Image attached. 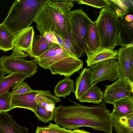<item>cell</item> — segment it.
I'll return each mask as SVG.
<instances>
[{
  "instance_id": "3",
  "label": "cell",
  "mask_w": 133,
  "mask_h": 133,
  "mask_svg": "<svg viewBox=\"0 0 133 133\" xmlns=\"http://www.w3.org/2000/svg\"><path fill=\"white\" fill-rule=\"evenodd\" d=\"M39 66L51 74L70 77L82 69L83 62L58 44L52 43L39 57L34 59Z\"/></svg>"
},
{
  "instance_id": "14",
  "label": "cell",
  "mask_w": 133,
  "mask_h": 133,
  "mask_svg": "<svg viewBox=\"0 0 133 133\" xmlns=\"http://www.w3.org/2000/svg\"><path fill=\"white\" fill-rule=\"evenodd\" d=\"M133 45H131L121 47L117 51V61L120 68V77L126 79L129 83V72L131 62L133 59Z\"/></svg>"
},
{
  "instance_id": "34",
  "label": "cell",
  "mask_w": 133,
  "mask_h": 133,
  "mask_svg": "<svg viewBox=\"0 0 133 133\" xmlns=\"http://www.w3.org/2000/svg\"><path fill=\"white\" fill-rule=\"evenodd\" d=\"M72 131L73 133H90L85 131L83 129H76Z\"/></svg>"
},
{
  "instance_id": "7",
  "label": "cell",
  "mask_w": 133,
  "mask_h": 133,
  "mask_svg": "<svg viewBox=\"0 0 133 133\" xmlns=\"http://www.w3.org/2000/svg\"><path fill=\"white\" fill-rule=\"evenodd\" d=\"M61 101L49 90H33L29 92L12 96L11 107L12 109L23 108L34 112L37 104L39 103L51 102L55 104Z\"/></svg>"
},
{
  "instance_id": "17",
  "label": "cell",
  "mask_w": 133,
  "mask_h": 133,
  "mask_svg": "<svg viewBox=\"0 0 133 133\" xmlns=\"http://www.w3.org/2000/svg\"><path fill=\"white\" fill-rule=\"evenodd\" d=\"M86 61L88 67L103 61L117 59V51L100 48L98 50L90 54L86 53Z\"/></svg>"
},
{
  "instance_id": "27",
  "label": "cell",
  "mask_w": 133,
  "mask_h": 133,
  "mask_svg": "<svg viewBox=\"0 0 133 133\" xmlns=\"http://www.w3.org/2000/svg\"><path fill=\"white\" fill-rule=\"evenodd\" d=\"M27 78L24 74L14 73L4 76L0 81V95L8 91L10 88L15 83L24 80Z\"/></svg>"
},
{
  "instance_id": "22",
  "label": "cell",
  "mask_w": 133,
  "mask_h": 133,
  "mask_svg": "<svg viewBox=\"0 0 133 133\" xmlns=\"http://www.w3.org/2000/svg\"><path fill=\"white\" fill-rule=\"evenodd\" d=\"M113 110L124 115L133 114V96L132 94L112 104Z\"/></svg>"
},
{
  "instance_id": "13",
  "label": "cell",
  "mask_w": 133,
  "mask_h": 133,
  "mask_svg": "<svg viewBox=\"0 0 133 133\" xmlns=\"http://www.w3.org/2000/svg\"><path fill=\"white\" fill-rule=\"evenodd\" d=\"M110 114L112 126L117 133H133V114L124 115L112 110Z\"/></svg>"
},
{
  "instance_id": "5",
  "label": "cell",
  "mask_w": 133,
  "mask_h": 133,
  "mask_svg": "<svg viewBox=\"0 0 133 133\" xmlns=\"http://www.w3.org/2000/svg\"><path fill=\"white\" fill-rule=\"evenodd\" d=\"M118 17L110 7L103 8L95 21L101 48L114 50L117 45Z\"/></svg>"
},
{
  "instance_id": "30",
  "label": "cell",
  "mask_w": 133,
  "mask_h": 133,
  "mask_svg": "<svg viewBox=\"0 0 133 133\" xmlns=\"http://www.w3.org/2000/svg\"><path fill=\"white\" fill-rule=\"evenodd\" d=\"M78 3L88 5L98 8H103L109 6V0H74Z\"/></svg>"
},
{
  "instance_id": "18",
  "label": "cell",
  "mask_w": 133,
  "mask_h": 133,
  "mask_svg": "<svg viewBox=\"0 0 133 133\" xmlns=\"http://www.w3.org/2000/svg\"><path fill=\"white\" fill-rule=\"evenodd\" d=\"M87 51L90 54L96 52L101 48L99 37L95 22L92 21L87 30L85 37Z\"/></svg>"
},
{
  "instance_id": "28",
  "label": "cell",
  "mask_w": 133,
  "mask_h": 133,
  "mask_svg": "<svg viewBox=\"0 0 133 133\" xmlns=\"http://www.w3.org/2000/svg\"><path fill=\"white\" fill-rule=\"evenodd\" d=\"M11 96L10 92L9 91L0 95V112H7L12 109Z\"/></svg>"
},
{
  "instance_id": "29",
  "label": "cell",
  "mask_w": 133,
  "mask_h": 133,
  "mask_svg": "<svg viewBox=\"0 0 133 133\" xmlns=\"http://www.w3.org/2000/svg\"><path fill=\"white\" fill-rule=\"evenodd\" d=\"M10 93L11 96L29 92L33 90L28 84L23 81H18L15 83Z\"/></svg>"
},
{
  "instance_id": "6",
  "label": "cell",
  "mask_w": 133,
  "mask_h": 133,
  "mask_svg": "<svg viewBox=\"0 0 133 133\" xmlns=\"http://www.w3.org/2000/svg\"><path fill=\"white\" fill-rule=\"evenodd\" d=\"M27 55L23 51L15 48L9 56H3L0 58V64L5 74L18 73L30 78L37 71L38 64L34 60L25 59Z\"/></svg>"
},
{
  "instance_id": "36",
  "label": "cell",
  "mask_w": 133,
  "mask_h": 133,
  "mask_svg": "<svg viewBox=\"0 0 133 133\" xmlns=\"http://www.w3.org/2000/svg\"><path fill=\"white\" fill-rule=\"evenodd\" d=\"M36 133H45L43 130L42 127H37L36 129Z\"/></svg>"
},
{
  "instance_id": "33",
  "label": "cell",
  "mask_w": 133,
  "mask_h": 133,
  "mask_svg": "<svg viewBox=\"0 0 133 133\" xmlns=\"http://www.w3.org/2000/svg\"><path fill=\"white\" fill-rule=\"evenodd\" d=\"M125 20L129 22H131L133 21V16L132 14H129L127 15L124 17Z\"/></svg>"
},
{
  "instance_id": "21",
  "label": "cell",
  "mask_w": 133,
  "mask_h": 133,
  "mask_svg": "<svg viewBox=\"0 0 133 133\" xmlns=\"http://www.w3.org/2000/svg\"><path fill=\"white\" fill-rule=\"evenodd\" d=\"M74 82L70 77H65L63 79L59 81L54 89V94L58 98H66L72 92H75Z\"/></svg>"
},
{
  "instance_id": "24",
  "label": "cell",
  "mask_w": 133,
  "mask_h": 133,
  "mask_svg": "<svg viewBox=\"0 0 133 133\" xmlns=\"http://www.w3.org/2000/svg\"><path fill=\"white\" fill-rule=\"evenodd\" d=\"M63 48L78 58L82 57L84 53L82 50L75 43L72 37L70 24L66 34L63 38Z\"/></svg>"
},
{
  "instance_id": "1",
  "label": "cell",
  "mask_w": 133,
  "mask_h": 133,
  "mask_svg": "<svg viewBox=\"0 0 133 133\" xmlns=\"http://www.w3.org/2000/svg\"><path fill=\"white\" fill-rule=\"evenodd\" d=\"M69 100L74 105L55 107L53 120L56 124L70 130L86 127L112 133L110 111L105 103L102 102L98 105L89 107Z\"/></svg>"
},
{
  "instance_id": "19",
  "label": "cell",
  "mask_w": 133,
  "mask_h": 133,
  "mask_svg": "<svg viewBox=\"0 0 133 133\" xmlns=\"http://www.w3.org/2000/svg\"><path fill=\"white\" fill-rule=\"evenodd\" d=\"M55 104L51 102L38 104L34 112L39 121L47 123L53 119Z\"/></svg>"
},
{
  "instance_id": "31",
  "label": "cell",
  "mask_w": 133,
  "mask_h": 133,
  "mask_svg": "<svg viewBox=\"0 0 133 133\" xmlns=\"http://www.w3.org/2000/svg\"><path fill=\"white\" fill-rule=\"evenodd\" d=\"M42 128L43 131L45 133H73L72 130L51 123L48 126L42 127Z\"/></svg>"
},
{
  "instance_id": "25",
  "label": "cell",
  "mask_w": 133,
  "mask_h": 133,
  "mask_svg": "<svg viewBox=\"0 0 133 133\" xmlns=\"http://www.w3.org/2000/svg\"><path fill=\"white\" fill-rule=\"evenodd\" d=\"M15 36L4 25L0 24V50L4 52L12 50Z\"/></svg>"
},
{
  "instance_id": "8",
  "label": "cell",
  "mask_w": 133,
  "mask_h": 133,
  "mask_svg": "<svg viewBox=\"0 0 133 133\" xmlns=\"http://www.w3.org/2000/svg\"><path fill=\"white\" fill-rule=\"evenodd\" d=\"M92 21L81 9L70 11V22L72 34L75 43L84 53L87 51L85 42L86 34Z\"/></svg>"
},
{
  "instance_id": "10",
  "label": "cell",
  "mask_w": 133,
  "mask_h": 133,
  "mask_svg": "<svg viewBox=\"0 0 133 133\" xmlns=\"http://www.w3.org/2000/svg\"><path fill=\"white\" fill-rule=\"evenodd\" d=\"M104 93V101L112 104L132 94L133 86L127 79L119 77L112 84L105 86Z\"/></svg>"
},
{
  "instance_id": "26",
  "label": "cell",
  "mask_w": 133,
  "mask_h": 133,
  "mask_svg": "<svg viewBox=\"0 0 133 133\" xmlns=\"http://www.w3.org/2000/svg\"><path fill=\"white\" fill-rule=\"evenodd\" d=\"M110 8L118 17H123L133 6L132 0H109Z\"/></svg>"
},
{
  "instance_id": "11",
  "label": "cell",
  "mask_w": 133,
  "mask_h": 133,
  "mask_svg": "<svg viewBox=\"0 0 133 133\" xmlns=\"http://www.w3.org/2000/svg\"><path fill=\"white\" fill-rule=\"evenodd\" d=\"M35 32L32 26H29L15 35L12 42L14 48L21 50L31 57L32 41Z\"/></svg>"
},
{
  "instance_id": "32",
  "label": "cell",
  "mask_w": 133,
  "mask_h": 133,
  "mask_svg": "<svg viewBox=\"0 0 133 133\" xmlns=\"http://www.w3.org/2000/svg\"><path fill=\"white\" fill-rule=\"evenodd\" d=\"M57 34L51 32H45L43 36L49 42L51 43L58 44L57 41Z\"/></svg>"
},
{
  "instance_id": "16",
  "label": "cell",
  "mask_w": 133,
  "mask_h": 133,
  "mask_svg": "<svg viewBox=\"0 0 133 133\" xmlns=\"http://www.w3.org/2000/svg\"><path fill=\"white\" fill-rule=\"evenodd\" d=\"M93 86L92 73L89 68H85L76 79L74 93L76 99H78Z\"/></svg>"
},
{
  "instance_id": "12",
  "label": "cell",
  "mask_w": 133,
  "mask_h": 133,
  "mask_svg": "<svg viewBox=\"0 0 133 133\" xmlns=\"http://www.w3.org/2000/svg\"><path fill=\"white\" fill-rule=\"evenodd\" d=\"M117 45L121 47L133 45V22L126 21L124 17L118 18Z\"/></svg>"
},
{
  "instance_id": "9",
  "label": "cell",
  "mask_w": 133,
  "mask_h": 133,
  "mask_svg": "<svg viewBox=\"0 0 133 133\" xmlns=\"http://www.w3.org/2000/svg\"><path fill=\"white\" fill-rule=\"evenodd\" d=\"M92 74L93 85L104 81H116L120 77L119 66L115 60H108L97 63L89 67Z\"/></svg>"
},
{
  "instance_id": "2",
  "label": "cell",
  "mask_w": 133,
  "mask_h": 133,
  "mask_svg": "<svg viewBox=\"0 0 133 133\" xmlns=\"http://www.w3.org/2000/svg\"><path fill=\"white\" fill-rule=\"evenodd\" d=\"M74 2V0H47L34 21L40 34L51 32L63 38L70 25V14Z\"/></svg>"
},
{
  "instance_id": "20",
  "label": "cell",
  "mask_w": 133,
  "mask_h": 133,
  "mask_svg": "<svg viewBox=\"0 0 133 133\" xmlns=\"http://www.w3.org/2000/svg\"><path fill=\"white\" fill-rule=\"evenodd\" d=\"M52 43L48 41L43 36L34 34L31 57L35 59L38 58L46 51Z\"/></svg>"
},
{
  "instance_id": "4",
  "label": "cell",
  "mask_w": 133,
  "mask_h": 133,
  "mask_svg": "<svg viewBox=\"0 0 133 133\" xmlns=\"http://www.w3.org/2000/svg\"><path fill=\"white\" fill-rule=\"evenodd\" d=\"M47 0H17L2 23L14 35L29 27Z\"/></svg>"
},
{
  "instance_id": "15",
  "label": "cell",
  "mask_w": 133,
  "mask_h": 133,
  "mask_svg": "<svg viewBox=\"0 0 133 133\" xmlns=\"http://www.w3.org/2000/svg\"><path fill=\"white\" fill-rule=\"evenodd\" d=\"M26 127L19 125L7 112H0V133H29Z\"/></svg>"
},
{
  "instance_id": "35",
  "label": "cell",
  "mask_w": 133,
  "mask_h": 133,
  "mask_svg": "<svg viewBox=\"0 0 133 133\" xmlns=\"http://www.w3.org/2000/svg\"><path fill=\"white\" fill-rule=\"evenodd\" d=\"M5 74L0 64V81L4 76Z\"/></svg>"
},
{
  "instance_id": "23",
  "label": "cell",
  "mask_w": 133,
  "mask_h": 133,
  "mask_svg": "<svg viewBox=\"0 0 133 133\" xmlns=\"http://www.w3.org/2000/svg\"><path fill=\"white\" fill-rule=\"evenodd\" d=\"M104 99V92L96 85H94L78 99L80 102L98 104Z\"/></svg>"
}]
</instances>
